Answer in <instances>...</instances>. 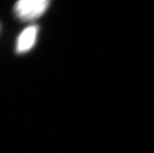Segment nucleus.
<instances>
[{
    "label": "nucleus",
    "instance_id": "f257e3e1",
    "mask_svg": "<svg viewBox=\"0 0 154 153\" xmlns=\"http://www.w3.org/2000/svg\"><path fill=\"white\" fill-rule=\"evenodd\" d=\"M49 5V2L46 0H20L16 2L14 11L21 20L31 21L40 17Z\"/></svg>",
    "mask_w": 154,
    "mask_h": 153
},
{
    "label": "nucleus",
    "instance_id": "f03ea898",
    "mask_svg": "<svg viewBox=\"0 0 154 153\" xmlns=\"http://www.w3.org/2000/svg\"><path fill=\"white\" fill-rule=\"evenodd\" d=\"M38 31V28L37 26H31L22 31L17 42V52L18 53H24L34 46L37 38Z\"/></svg>",
    "mask_w": 154,
    "mask_h": 153
}]
</instances>
